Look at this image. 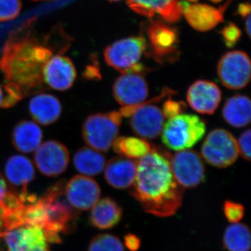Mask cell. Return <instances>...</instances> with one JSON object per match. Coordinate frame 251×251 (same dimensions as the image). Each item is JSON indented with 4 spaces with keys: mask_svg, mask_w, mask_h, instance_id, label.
Returning a JSON list of instances; mask_svg holds the SVG:
<instances>
[{
    "mask_svg": "<svg viewBox=\"0 0 251 251\" xmlns=\"http://www.w3.org/2000/svg\"><path fill=\"white\" fill-rule=\"evenodd\" d=\"M171 156L152 146L151 151L137 161L130 194L145 212L159 217L174 215L183 201L184 188L175 179Z\"/></svg>",
    "mask_w": 251,
    "mask_h": 251,
    "instance_id": "obj_1",
    "label": "cell"
},
{
    "mask_svg": "<svg viewBox=\"0 0 251 251\" xmlns=\"http://www.w3.org/2000/svg\"><path fill=\"white\" fill-rule=\"evenodd\" d=\"M34 18L13 31L5 43L0 57V72L6 82L21 87L23 95L34 92L43 84V69L53 51L31 34Z\"/></svg>",
    "mask_w": 251,
    "mask_h": 251,
    "instance_id": "obj_2",
    "label": "cell"
},
{
    "mask_svg": "<svg viewBox=\"0 0 251 251\" xmlns=\"http://www.w3.org/2000/svg\"><path fill=\"white\" fill-rule=\"evenodd\" d=\"M64 181L52 186L39 198L45 209L47 224L44 229L48 242L60 243L61 234H67L72 228L75 219L74 208L64 199Z\"/></svg>",
    "mask_w": 251,
    "mask_h": 251,
    "instance_id": "obj_3",
    "label": "cell"
},
{
    "mask_svg": "<svg viewBox=\"0 0 251 251\" xmlns=\"http://www.w3.org/2000/svg\"><path fill=\"white\" fill-rule=\"evenodd\" d=\"M174 94V91L165 89L161 94L150 101H145L133 107H122V117H130V128L135 135L145 140H153L161 134L165 125V118L161 108L156 102Z\"/></svg>",
    "mask_w": 251,
    "mask_h": 251,
    "instance_id": "obj_4",
    "label": "cell"
},
{
    "mask_svg": "<svg viewBox=\"0 0 251 251\" xmlns=\"http://www.w3.org/2000/svg\"><path fill=\"white\" fill-rule=\"evenodd\" d=\"M206 133V123L193 114L181 113L168 120L162 130V142L175 151L189 150Z\"/></svg>",
    "mask_w": 251,
    "mask_h": 251,
    "instance_id": "obj_5",
    "label": "cell"
},
{
    "mask_svg": "<svg viewBox=\"0 0 251 251\" xmlns=\"http://www.w3.org/2000/svg\"><path fill=\"white\" fill-rule=\"evenodd\" d=\"M148 49V43L143 36H130L115 41L104 50V59L110 67L125 73L143 74L146 68L140 61Z\"/></svg>",
    "mask_w": 251,
    "mask_h": 251,
    "instance_id": "obj_6",
    "label": "cell"
},
{
    "mask_svg": "<svg viewBox=\"0 0 251 251\" xmlns=\"http://www.w3.org/2000/svg\"><path fill=\"white\" fill-rule=\"evenodd\" d=\"M122 117L118 111L94 114L87 117L82 126L85 143L100 152L108 151L118 137Z\"/></svg>",
    "mask_w": 251,
    "mask_h": 251,
    "instance_id": "obj_7",
    "label": "cell"
},
{
    "mask_svg": "<svg viewBox=\"0 0 251 251\" xmlns=\"http://www.w3.org/2000/svg\"><path fill=\"white\" fill-rule=\"evenodd\" d=\"M201 153L210 166L227 168L234 164L239 156L237 140L228 130L216 128L209 132L203 142Z\"/></svg>",
    "mask_w": 251,
    "mask_h": 251,
    "instance_id": "obj_8",
    "label": "cell"
},
{
    "mask_svg": "<svg viewBox=\"0 0 251 251\" xmlns=\"http://www.w3.org/2000/svg\"><path fill=\"white\" fill-rule=\"evenodd\" d=\"M151 58L160 64L173 63L179 57V34L175 27L159 20L151 21L146 29Z\"/></svg>",
    "mask_w": 251,
    "mask_h": 251,
    "instance_id": "obj_9",
    "label": "cell"
},
{
    "mask_svg": "<svg viewBox=\"0 0 251 251\" xmlns=\"http://www.w3.org/2000/svg\"><path fill=\"white\" fill-rule=\"evenodd\" d=\"M218 75L221 83L229 90H242L251 80L250 58L244 51L234 50L225 54L219 60Z\"/></svg>",
    "mask_w": 251,
    "mask_h": 251,
    "instance_id": "obj_10",
    "label": "cell"
},
{
    "mask_svg": "<svg viewBox=\"0 0 251 251\" xmlns=\"http://www.w3.org/2000/svg\"><path fill=\"white\" fill-rule=\"evenodd\" d=\"M172 171L175 179L183 188H195L205 180L202 157L194 150L178 151L171 156Z\"/></svg>",
    "mask_w": 251,
    "mask_h": 251,
    "instance_id": "obj_11",
    "label": "cell"
},
{
    "mask_svg": "<svg viewBox=\"0 0 251 251\" xmlns=\"http://www.w3.org/2000/svg\"><path fill=\"white\" fill-rule=\"evenodd\" d=\"M34 163L41 174L58 176L67 169L70 153L65 145L55 140L41 144L34 153Z\"/></svg>",
    "mask_w": 251,
    "mask_h": 251,
    "instance_id": "obj_12",
    "label": "cell"
},
{
    "mask_svg": "<svg viewBox=\"0 0 251 251\" xmlns=\"http://www.w3.org/2000/svg\"><path fill=\"white\" fill-rule=\"evenodd\" d=\"M112 94L122 107L137 106L148 98V83L143 74L125 73L114 82Z\"/></svg>",
    "mask_w": 251,
    "mask_h": 251,
    "instance_id": "obj_13",
    "label": "cell"
},
{
    "mask_svg": "<svg viewBox=\"0 0 251 251\" xmlns=\"http://www.w3.org/2000/svg\"><path fill=\"white\" fill-rule=\"evenodd\" d=\"M100 188L98 183L90 176L76 175L64 186V195L74 209L89 210L99 201Z\"/></svg>",
    "mask_w": 251,
    "mask_h": 251,
    "instance_id": "obj_14",
    "label": "cell"
},
{
    "mask_svg": "<svg viewBox=\"0 0 251 251\" xmlns=\"http://www.w3.org/2000/svg\"><path fill=\"white\" fill-rule=\"evenodd\" d=\"M9 251H50L49 242L42 229L24 225L5 231L0 236Z\"/></svg>",
    "mask_w": 251,
    "mask_h": 251,
    "instance_id": "obj_15",
    "label": "cell"
},
{
    "mask_svg": "<svg viewBox=\"0 0 251 251\" xmlns=\"http://www.w3.org/2000/svg\"><path fill=\"white\" fill-rule=\"evenodd\" d=\"M222 98L219 86L211 81L198 80L188 87L186 100L195 111L203 115H212Z\"/></svg>",
    "mask_w": 251,
    "mask_h": 251,
    "instance_id": "obj_16",
    "label": "cell"
},
{
    "mask_svg": "<svg viewBox=\"0 0 251 251\" xmlns=\"http://www.w3.org/2000/svg\"><path fill=\"white\" fill-rule=\"evenodd\" d=\"M43 82L50 88L67 91L74 85L77 74L72 59L57 54L48 61L43 69Z\"/></svg>",
    "mask_w": 251,
    "mask_h": 251,
    "instance_id": "obj_17",
    "label": "cell"
},
{
    "mask_svg": "<svg viewBox=\"0 0 251 251\" xmlns=\"http://www.w3.org/2000/svg\"><path fill=\"white\" fill-rule=\"evenodd\" d=\"M226 3L219 9L204 4H189L181 2L183 14L190 25L199 31H207L216 27L224 21V14L229 4Z\"/></svg>",
    "mask_w": 251,
    "mask_h": 251,
    "instance_id": "obj_18",
    "label": "cell"
},
{
    "mask_svg": "<svg viewBox=\"0 0 251 251\" xmlns=\"http://www.w3.org/2000/svg\"><path fill=\"white\" fill-rule=\"evenodd\" d=\"M128 6L142 16L151 18L159 14L164 21L175 23L182 16V8L178 0H126Z\"/></svg>",
    "mask_w": 251,
    "mask_h": 251,
    "instance_id": "obj_19",
    "label": "cell"
},
{
    "mask_svg": "<svg viewBox=\"0 0 251 251\" xmlns=\"http://www.w3.org/2000/svg\"><path fill=\"white\" fill-rule=\"evenodd\" d=\"M137 161L122 156L109 160L104 168L105 181L116 189L131 187L136 175Z\"/></svg>",
    "mask_w": 251,
    "mask_h": 251,
    "instance_id": "obj_20",
    "label": "cell"
},
{
    "mask_svg": "<svg viewBox=\"0 0 251 251\" xmlns=\"http://www.w3.org/2000/svg\"><path fill=\"white\" fill-rule=\"evenodd\" d=\"M5 175L14 189H20L18 196L27 193V186L34 179L35 170L30 160L22 155L10 157L5 164Z\"/></svg>",
    "mask_w": 251,
    "mask_h": 251,
    "instance_id": "obj_21",
    "label": "cell"
},
{
    "mask_svg": "<svg viewBox=\"0 0 251 251\" xmlns=\"http://www.w3.org/2000/svg\"><path fill=\"white\" fill-rule=\"evenodd\" d=\"M62 109L59 99L50 94H37L31 99L29 103V111L33 120L44 126L57 122Z\"/></svg>",
    "mask_w": 251,
    "mask_h": 251,
    "instance_id": "obj_22",
    "label": "cell"
},
{
    "mask_svg": "<svg viewBox=\"0 0 251 251\" xmlns=\"http://www.w3.org/2000/svg\"><path fill=\"white\" fill-rule=\"evenodd\" d=\"M43 133L35 122L23 120L15 126L11 134V141L20 152H34L40 146Z\"/></svg>",
    "mask_w": 251,
    "mask_h": 251,
    "instance_id": "obj_23",
    "label": "cell"
},
{
    "mask_svg": "<svg viewBox=\"0 0 251 251\" xmlns=\"http://www.w3.org/2000/svg\"><path fill=\"white\" fill-rule=\"evenodd\" d=\"M251 100L249 97L237 94L225 102L222 109L223 118L234 128H244L251 122Z\"/></svg>",
    "mask_w": 251,
    "mask_h": 251,
    "instance_id": "obj_24",
    "label": "cell"
},
{
    "mask_svg": "<svg viewBox=\"0 0 251 251\" xmlns=\"http://www.w3.org/2000/svg\"><path fill=\"white\" fill-rule=\"evenodd\" d=\"M122 209L118 203L110 198L99 201L92 208L91 224L100 229L112 228L122 219Z\"/></svg>",
    "mask_w": 251,
    "mask_h": 251,
    "instance_id": "obj_25",
    "label": "cell"
},
{
    "mask_svg": "<svg viewBox=\"0 0 251 251\" xmlns=\"http://www.w3.org/2000/svg\"><path fill=\"white\" fill-rule=\"evenodd\" d=\"M105 156L100 151L87 147L79 149L74 157V164L77 172L87 176H97L105 168Z\"/></svg>",
    "mask_w": 251,
    "mask_h": 251,
    "instance_id": "obj_26",
    "label": "cell"
},
{
    "mask_svg": "<svg viewBox=\"0 0 251 251\" xmlns=\"http://www.w3.org/2000/svg\"><path fill=\"white\" fill-rule=\"evenodd\" d=\"M112 148L120 156L138 160L151 151L152 146L146 140L135 137H117Z\"/></svg>",
    "mask_w": 251,
    "mask_h": 251,
    "instance_id": "obj_27",
    "label": "cell"
},
{
    "mask_svg": "<svg viewBox=\"0 0 251 251\" xmlns=\"http://www.w3.org/2000/svg\"><path fill=\"white\" fill-rule=\"evenodd\" d=\"M251 232L247 225L234 224L225 230L224 246L227 251H250Z\"/></svg>",
    "mask_w": 251,
    "mask_h": 251,
    "instance_id": "obj_28",
    "label": "cell"
},
{
    "mask_svg": "<svg viewBox=\"0 0 251 251\" xmlns=\"http://www.w3.org/2000/svg\"><path fill=\"white\" fill-rule=\"evenodd\" d=\"M88 251H125V247L117 236L103 234L92 239Z\"/></svg>",
    "mask_w": 251,
    "mask_h": 251,
    "instance_id": "obj_29",
    "label": "cell"
},
{
    "mask_svg": "<svg viewBox=\"0 0 251 251\" xmlns=\"http://www.w3.org/2000/svg\"><path fill=\"white\" fill-rule=\"evenodd\" d=\"M21 0H0V22L15 19L21 13Z\"/></svg>",
    "mask_w": 251,
    "mask_h": 251,
    "instance_id": "obj_30",
    "label": "cell"
},
{
    "mask_svg": "<svg viewBox=\"0 0 251 251\" xmlns=\"http://www.w3.org/2000/svg\"><path fill=\"white\" fill-rule=\"evenodd\" d=\"M4 99L1 108H9L14 106L23 97L21 87L12 82H6L4 86Z\"/></svg>",
    "mask_w": 251,
    "mask_h": 251,
    "instance_id": "obj_31",
    "label": "cell"
},
{
    "mask_svg": "<svg viewBox=\"0 0 251 251\" xmlns=\"http://www.w3.org/2000/svg\"><path fill=\"white\" fill-rule=\"evenodd\" d=\"M225 216L231 224H237L243 219L244 216V206L240 203L227 201L224 206Z\"/></svg>",
    "mask_w": 251,
    "mask_h": 251,
    "instance_id": "obj_32",
    "label": "cell"
},
{
    "mask_svg": "<svg viewBox=\"0 0 251 251\" xmlns=\"http://www.w3.org/2000/svg\"><path fill=\"white\" fill-rule=\"evenodd\" d=\"M220 33L222 36L225 44L228 48L235 46L242 36V32L239 28L232 23H229L227 25L225 26Z\"/></svg>",
    "mask_w": 251,
    "mask_h": 251,
    "instance_id": "obj_33",
    "label": "cell"
},
{
    "mask_svg": "<svg viewBox=\"0 0 251 251\" xmlns=\"http://www.w3.org/2000/svg\"><path fill=\"white\" fill-rule=\"evenodd\" d=\"M186 109V105L184 102L172 100L171 98H169L164 102L161 110L165 118L169 120V119L183 113Z\"/></svg>",
    "mask_w": 251,
    "mask_h": 251,
    "instance_id": "obj_34",
    "label": "cell"
},
{
    "mask_svg": "<svg viewBox=\"0 0 251 251\" xmlns=\"http://www.w3.org/2000/svg\"><path fill=\"white\" fill-rule=\"evenodd\" d=\"M251 129L244 130L237 140L239 154L248 161H251Z\"/></svg>",
    "mask_w": 251,
    "mask_h": 251,
    "instance_id": "obj_35",
    "label": "cell"
},
{
    "mask_svg": "<svg viewBox=\"0 0 251 251\" xmlns=\"http://www.w3.org/2000/svg\"><path fill=\"white\" fill-rule=\"evenodd\" d=\"M140 239L135 234H128L125 237V244L130 251H137L140 247Z\"/></svg>",
    "mask_w": 251,
    "mask_h": 251,
    "instance_id": "obj_36",
    "label": "cell"
},
{
    "mask_svg": "<svg viewBox=\"0 0 251 251\" xmlns=\"http://www.w3.org/2000/svg\"><path fill=\"white\" fill-rule=\"evenodd\" d=\"M237 13L243 18L251 16V4L249 3L241 4L238 6Z\"/></svg>",
    "mask_w": 251,
    "mask_h": 251,
    "instance_id": "obj_37",
    "label": "cell"
},
{
    "mask_svg": "<svg viewBox=\"0 0 251 251\" xmlns=\"http://www.w3.org/2000/svg\"><path fill=\"white\" fill-rule=\"evenodd\" d=\"M85 77L87 79H96L98 77L100 78V74L99 71L97 70V68L94 66H90V67L87 68L85 73Z\"/></svg>",
    "mask_w": 251,
    "mask_h": 251,
    "instance_id": "obj_38",
    "label": "cell"
},
{
    "mask_svg": "<svg viewBox=\"0 0 251 251\" xmlns=\"http://www.w3.org/2000/svg\"><path fill=\"white\" fill-rule=\"evenodd\" d=\"M7 191V186H6V182L5 181L4 176L0 173V202L4 198Z\"/></svg>",
    "mask_w": 251,
    "mask_h": 251,
    "instance_id": "obj_39",
    "label": "cell"
},
{
    "mask_svg": "<svg viewBox=\"0 0 251 251\" xmlns=\"http://www.w3.org/2000/svg\"><path fill=\"white\" fill-rule=\"evenodd\" d=\"M245 27L248 36L249 38H251V16H248L247 20H246Z\"/></svg>",
    "mask_w": 251,
    "mask_h": 251,
    "instance_id": "obj_40",
    "label": "cell"
},
{
    "mask_svg": "<svg viewBox=\"0 0 251 251\" xmlns=\"http://www.w3.org/2000/svg\"><path fill=\"white\" fill-rule=\"evenodd\" d=\"M3 99H4V89L1 88V85H0V108L2 103Z\"/></svg>",
    "mask_w": 251,
    "mask_h": 251,
    "instance_id": "obj_41",
    "label": "cell"
},
{
    "mask_svg": "<svg viewBox=\"0 0 251 251\" xmlns=\"http://www.w3.org/2000/svg\"><path fill=\"white\" fill-rule=\"evenodd\" d=\"M210 1H213V2L214 3H218L220 2V1H221V0H210Z\"/></svg>",
    "mask_w": 251,
    "mask_h": 251,
    "instance_id": "obj_42",
    "label": "cell"
},
{
    "mask_svg": "<svg viewBox=\"0 0 251 251\" xmlns=\"http://www.w3.org/2000/svg\"><path fill=\"white\" fill-rule=\"evenodd\" d=\"M188 1H191V2H196V1H198V0H188Z\"/></svg>",
    "mask_w": 251,
    "mask_h": 251,
    "instance_id": "obj_43",
    "label": "cell"
},
{
    "mask_svg": "<svg viewBox=\"0 0 251 251\" xmlns=\"http://www.w3.org/2000/svg\"><path fill=\"white\" fill-rule=\"evenodd\" d=\"M108 1H120V0H108Z\"/></svg>",
    "mask_w": 251,
    "mask_h": 251,
    "instance_id": "obj_44",
    "label": "cell"
},
{
    "mask_svg": "<svg viewBox=\"0 0 251 251\" xmlns=\"http://www.w3.org/2000/svg\"><path fill=\"white\" fill-rule=\"evenodd\" d=\"M33 1H41V0H33Z\"/></svg>",
    "mask_w": 251,
    "mask_h": 251,
    "instance_id": "obj_45",
    "label": "cell"
}]
</instances>
